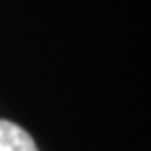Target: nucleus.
<instances>
[{"label": "nucleus", "instance_id": "f257e3e1", "mask_svg": "<svg viewBox=\"0 0 151 151\" xmlns=\"http://www.w3.org/2000/svg\"><path fill=\"white\" fill-rule=\"evenodd\" d=\"M0 151H37V147L24 128L8 120H0Z\"/></svg>", "mask_w": 151, "mask_h": 151}]
</instances>
